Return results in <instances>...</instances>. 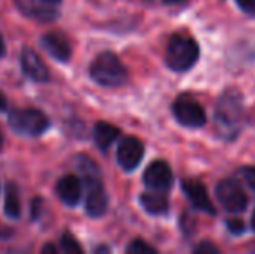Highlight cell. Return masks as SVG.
Returning <instances> with one entry per match:
<instances>
[{
  "instance_id": "cell-1",
  "label": "cell",
  "mask_w": 255,
  "mask_h": 254,
  "mask_svg": "<svg viewBox=\"0 0 255 254\" xmlns=\"http://www.w3.org/2000/svg\"><path fill=\"white\" fill-rule=\"evenodd\" d=\"M245 119L243 96L236 89H226L215 103L214 126L217 134L226 141H231L242 132V122Z\"/></svg>"
},
{
  "instance_id": "cell-16",
  "label": "cell",
  "mask_w": 255,
  "mask_h": 254,
  "mask_svg": "<svg viewBox=\"0 0 255 254\" xmlns=\"http://www.w3.org/2000/svg\"><path fill=\"white\" fill-rule=\"evenodd\" d=\"M118 138H120V129L113 126V124L98 122L94 126V141L103 152H106Z\"/></svg>"
},
{
  "instance_id": "cell-8",
  "label": "cell",
  "mask_w": 255,
  "mask_h": 254,
  "mask_svg": "<svg viewBox=\"0 0 255 254\" xmlns=\"http://www.w3.org/2000/svg\"><path fill=\"white\" fill-rule=\"evenodd\" d=\"M142 157H144V145L139 138L135 136H125L117 148V162L127 173H132L137 169L141 164Z\"/></svg>"
},
{
  "instance_id": "cell-30",
  "label": "cell",
  "mask_w": 255,
  "mask_h": 254,
  "mask_svg": "<svg viewBox=\"0 0 255 254\" xmlns=\"http://www.w3.org/2000/svg\"><path fill=\"white\" fill-rule=\"evenodd\" d=\"M47 2H52V3H59L61 0H47Z\"/></svg>"
},
{
  "instance_id": "cell-31",
  "label": "cell",
  "mask_w": 255,
  "mask_h": 254,
  "mask_svg": "<svg viewBox=\"0 0 255 254\" xmlns=\"http://www.w3.org/2000/svg\"><path fill=\"white\" fill-rule=\"evenodd\" d=\"M148 2H153V0H148Z\"/></svg>"
},
{
  "instance_id": "cell-21",
  "label": "cell",
  "mask_w": 255,
  "mask_h": 254,
  "mask_svg": "<svg viewBox=\"0 0 255 254\" xmlns=\"http://www.w3.org/2000/svg\"><path fill=\"white\" fill-rule=\"evenodd\" d=\"M226 227H228V230L231 232L233 235L245 234V225H243L242 220H229L228 223H226Z\"/></svg>"
},
{
  "instance_id": "cell-11",
  "label": "cell",
  "mask_w": 255,
  "mask_h": 254,
  "mask_svg": "<svg viewBox=\"0 0 255 254\" xmlns=\"http://www.w3.org/2000/svg\"><path fill=\"white\" fill-rule=\"evenodd\" d=\"M56 193L59 200L68 207L78 206L84 195V181L75 174H66L56 185Z\"/></svg>"
},
{
  "instance_id": "cell-13",
  "label": "cell",
  "mask_w": 255,
  "mask_h": 254,
  "mask_svg": "<svg viewBox=\"0 0 255 254\" xmlns=\"http://www.w3.org/2000/svg\"><path fill=\"white\" fill-rule=\"evenodd\" d=\"M42 47L47 51L49 56H52L56 61L66 63L71 58V44L68 37L61 31H49L40 38Z\"/></svg>"
},
{
  "instance_id": "cell-3",
  "label": "cell",
  "mask_w": 255,
  "mask_h": 254,
  "mask_svg": "<svg viewBox=\"0 0 255 254\" xmlns=\"http://www.w3.org/2000/svg\"><path fill=\"white\" fill-rule=\"evenodd\" d=\"M200 58V45L193 37L186 33H175L170 37L165 52V63L177 73L191 70Z\"/></svg>"
},
{
  "instance_id": "cell-5",
  "label": "cell",
  "mask_w": 255,
  "mask_h": 254,
  "mask_svg": "<svg viewBox=\"0 0 255 254\" xmlns=\"http://www.w3.org/2000/svg\"><path fill=\"white\" fill-rule=\"evenodd\" d=\"M9 126L16 134L37 138L42 136L51 126L44 112L35 108H17L12 110L9 115Z\"/></svg>"
},
{
  "instance_id": "cell-15",
  "label": "cell",
  "mask_w": 255,
  "mask_h": 254,
  "mask_svg": "<svg viewBox=\"0 0 255 254\" xmlns=\"http://www.w3.org/2000/svg\"><path fill=\"white\" fill-rule=\"evenodd\" d=\"M139 202H141L142 209L148 214H153V216H163V214L168 213V207H170L165 192H156V190L142 193Z\"/></svg>"
},
{
  "instance_id": "cell-9",
  "label": "cell",
  "mask_w": 255,
  "mask_h": 254,
  "mask_svg": "<svg viewBox=\"0 0 255 254\" xmlns=\"http://www.w3.org/2000/svg\"><path fill=\"white\" fill-rule=\"evenodd\" d=\"M142 181L149 190L168 192L174 183V174L165 160H154L146 167L144 174H142Z\"/></svg>"
},
{
  "instance_id": "cell-28",
  "label": "cell",
  "mask_w": 255,
  "mask_h": 254,
  "mask_svg": "<svg viewBox=\"0 0 255 254\" xmlns=\"http://www.w3.org/2000/svg\"><path fill=\"white\" fill-rule=\"evenodd\" d=\"M3 146V136H2V131H0V150H2Z\"/></svg>"
},
{
  "instance_id": "cell-6",
  "label": "cell",
  "mask_w": 255,
  "mask_h": 254,
  "mask_svg": "<svg viewBox=\"0 0 255 254\" xmlns=\"http://www.w3.org/2000/svg\"><path fill=\"white\" fill-rule=\"evenodd\" d=\"M215 197H217V202L226 209V213L231 214L243 213L249 206V197L236 180H222L215 187Z\"/></svg>"
},
{
  "instance_id": "cell-18",
  "label": "cell",
  "mask_w": 255,
  "mask_h": 254,
  "mask_svg": "<svg viewBox=\"0 0 255 254\" xmlns=\"http://www.w3.org/2000/svg\"><path fill=\"white\" fill-rule=\"evenodd\" d=\"M125 251H127L128 254H156V249H154L153 246L146 244V242L141 241V239L132 241L130 244L127 246Z\"/></svg>"
},
{
  "instance_id": "cell-12",
  "label": "cell",
  "mask_w": 255,
  "mask_h": 254,
  "mask_svg": "<svg viewBox=\"0 0 255 254\" xmlns=\"http://www.w3.org/2000/svg\"><path fill=\"white\" fill-rule=\"evenodd\" d=\"M16 5L28 17L42 21V23H49L59 16L57 9L54 7L56 3L47 2V0H16Z\"/></svg>"
},
{
  "instance_id": "cell-19",
  "label": "cell",
  "mask_w": 255,
  "mask_h": 254,
  "mask_svg": "<svg viewBox=\"0 0 255 254\" xmlns=\"http://www.w3.org/2000/svg\"><path fill=\"white\" fill-rule=\"evenodd\" d=\"M61 249H63L64 253H82L84 249H82V246L77 242V239L73 237L71 234H63V237H61Z\"/></svg>"
},
{
  "instance_id": "cell-23",
  "label": "cell",
  "mask_w": 255,
  "mask_h": 254,
  "mask_svg": "<svg viewBox=\"0 0 255 254\" xmlns=\"http://www.w3.org/2000/svg\"><path fill=\"white\" fill-rule=\"evenodd\" d=\"M236 5L249 16H255V0H236Z\"/></svg>"
},
{
  "instance_id": "cell-2",
  "label": "cell",
  "mask_w": 255,
  "mask_h": 254,
  "mask_svg": "<svg viewBox=\"0 0 255 254\" xmlns=\"http://www.w3.org/2000/svg\"><path fill=\"white\" fill-rule=\"evenodd\" d=\"M78 171L85 190V211L91 218H101L108 209V193L104 190L101 169L87 155H78Z\"/></svg>"
},
{
  "instance_id": "cell-24",
  "label": "cell",
  "mask_w": 255,
  "mask_h": 254,
  "mask_svg": "<svg viewBox=\"0 0 255 254\" xmlns=\"http://www.w3.org/2000/svg\"><path fill=\"white\" fill-rule=\"evenodd\" d=\"M0 112H7V98L0 92Z\"/></svg>"
},
{
  "instance_id": "cell-29",
  "label": "cell",
  "mask_w": 255,
  "mask_h": 254,
  "mask_svg": "<svg viewBox=\"0 0 255 254\" xmlns=\"http://www.w3.org/2000/svg\"><path fill=\"white\" fill-rule=\"evenodd\" d=\"M252 230L255 232V211H254V216H252Z\"/></svg>"
},
{
  "instance_id": "cell-17",
  "label": "cell",
  "mask_w": 255,
  "mask_h": 254,
  "mask_svg": "<svg viewBox=\"0 0 255 254\" xmlns=\"http://www.w3.org/2000/svg\"><path fill=\"white\" fill-rule=\"evenodd\" d=\"M3 211L9 218L12 220H17L21 216V200H19V193H17L16 187L9 183L5 192V206H3Z\"/></svg>"
},
{
  "instance_id": "cell-4",
  "label": "cell",
  "mask_w": 255,
  "mask_h": 254,
  "mask_svg": "<svg viewBox=\"0 0 255 254\" xmlns=\"http://www.w3.org/2000/svg\"><path fill=\"white\" fill-rule=\"evenodd\" d=\"M91 77L103 87H120L127 82L128 71L115 52H101L91 64Z\"/></svg>"
},
{
  "instance_id": "cell-20",
  "label": "cell",
  "mask_w": 255,
  "mask_h": 254,
  "mask_svg": "<svg viewBox=\"0 0 255 254\" xmlns=\"http://www.w3.org/2000/svg\"><path fill=\"white\" fill-rule=\"evenodd\" d=\"M240 176L245 180V183L249 185L252 190H255V166H245L240 169Z\"/></svg>"
},
{
  "instance_id": "cell-7",
  "label": "cell",
  "mask_w": 255,
  "mask_h": 254,
  "mask_svg": "<svg viewBox=\"0 0 255 254\" xmlns=\"http://www.w3.org/2000/svg\"><path fill=\"white\" fill-rule=\"evenodd\" d=\"M172 112L175 120L184 127L200 129L207 124V113L203 106L189 96H179L172 106Z\"/></svg>"
},
{
  "instance_id": "cell-14",
  "label": "cell",
  "mask_w": 255,
  "mask_h": 254,
  "mask_svg": "<svg viewBox=\"0 0 255 254\" xmlns=\"http://www.w3.org/2000/svg\"><path fill=\"white\" fill-rule=\"evenodd\" d=\"M182 192L186 193V197L189 199V202L193 204L196 211H202L207 214H215V207L212 204L208 192L205 188V185L198 180H184L182 181Z\"/></svg>"
},
{
  "instance_id": "cell-10",
  "label": "cell",
  "mask_w": 255,
  "mask_h": 254,
  "mask_svg": "<svg viewBox=\"0 0 255 254\" xmlns=\"http://www.w3.org/2000/svg\"><path fill=\"white\" fill-rule=\"evenodd\" d=\"M21 61V70L28 78L35 82H49L51 80V73H49L47 64L44 63V59L37 54L31 47H23L19 56Z\"/></svg>"
},
{
  "instance_id": "cell-26",
  "label": "cell",
  "mask_w": 255,
  "mask_h": 254,
  "mask_svg": "<svg viewBox=\"0 0 255 254\" xmlns=\"http://www.w3.org/2000/svg\"><path fill=\"white\" fill-rule=\"evenodd\" d=\"M3 52H5V45H3L2 35H0V56H3Z\"/></svg>"
},
{
  "instance_id": "cell-27",
  "label": "cell",
  "mask_w": 255,
  "mask_h": 254,
  "mask_svg": "<svg viewBox=\"0 0 255 254\" xmlns=\"http://www.w3.org/2000/svg\"><path fill=\"white\" fill-rule=\"evenodd\" d=\"M165 3H170V5H174V3H182L186 2V0H163Z\"/></svg>"
},
{
  "instance_id": "cell-25",
  "label": "cell",
  "mask_w": 255,
  "mask_h": 254,
  "mask_svg": "<svg viewBox=\"0 0 255 254\" xmlns=\"http://www.w3.org/2000/svg\"><path fill=\"white\" fill-rule=\"evenodd\" d=\"M42 253H52V254H56L57 253V248H56V246H52V244H47V246H44V248H42Z\"/></svg>"
},
{
  "instance_id": "cell-22",
  "label": "cell",
  "mask_w": 255,
  "mask_h": 254,
  "mask_svg": "<svg viewBox=\"0 0 255 254\" xmlns=\"http://www.w3.org/2000/svg\"><path fill=\"white\" fill-rule=\"evenodd\" d=\"M195 253L196 254H219V249L215 248L212 242H208V241H205L202 242L200 246H196L195 248Z\"/></svg>"
}]
</instances>
